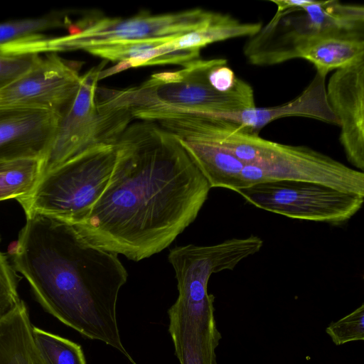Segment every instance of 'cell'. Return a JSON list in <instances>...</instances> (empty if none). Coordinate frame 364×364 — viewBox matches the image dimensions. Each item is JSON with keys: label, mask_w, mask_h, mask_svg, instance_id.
I'll list each match as a JSON object with an SVG mask.
<instances>
[{"label": "cell", "mask_w": 364, "mask_h": 364, "mask_svg": "<svg viewBox=\"0 0 364 364\" xmlns=\"http://www.w3.org/2000/svg\"><path fill=\"white\" fill-rule=\"evenodd\" d=\"M252 205L288 218L332 225L347 223L361 208L364 196L319 183L280 180L237 191Z\"/></svg>", "instance_id": "cell-6"}, {"label": "cell", "mask_w": 364, "mask_h": 364, "mask_svg": "<svg viewBox=\"0 0 364 364\" xmlns=\"http://www.w3.org/2000/svg\"><path fill=\"white\" fill-rule=\"evenodd\" d=\"M326 331L337 346L350 341H363L364 304L336 322L331 323Z\"/></svg>", "instance_id": "cell-19"}, {"label": "cell", "mask_w": 364, "mask_h": 364, "mask_svg": "<svg viewBox=\"0 0 364 364\" xmlns=\"http://www.w3.org/2000/svg\"><path fill=\"white\" fill-rule=\"evenodd\" d=\"M81 65L56 53L41 55L27 72L0 90V105L46 110L61 117L78 93Z\"/></svg>", "instance_id": "cell-8"}, {"label": "cell", "mask_w": 364, "mask_h": 364, "mask_svg": "<svg viewBox=\"0 0 364 364\" xmlns=\"http://www.w3.org/2000/svg\"><path fill=\"white\" fill-rule=\"evenodd\" d=\"M117 145L106 188L73 226L95 246L138 262L195 220L211 188L178 138L155 122L130 124Z\"/></svg>", "instance_id": "cell-1"}, {"label": "cell", "mask_w": 364, "mask_h": 364, "mask_svg": "<svg viewBox=\"0 0 364 364\" xmlns=\"http://www.w3.org/2000/svg\"><path fill=\"white\" fill-rule=\"evenodd\" d=\"M72 21L62 11L0 23V47L59 28H69Z\"/></svg>", "instance_id": "cell-17"}, {"label": "cell", "mask_w": 364, "mask_h": 364, "mask_svg": "<svg viewBox=\"0 0 364 364\" xmlns=\"http://www.w3.org/2000/svg\"><path fill=\"white\" fill-rule=\"evenodd\" d=\"M106 63L82 75L78 93L60 118L50 146L41 159L40 177L94 149L116 145L131 124L133 117L127 108L110 104L98 95L99 76Z\"/></svg>", "instance_id": "cell-5"}, {"label": "cell", "mask_w": 364, "mask_h": 364, "mask_svg": "<svg viewBox=\"0 0 364 364\" xmlns=\"http://www.w3.org/2000/svg\"><path fill=\"white\" fill-rule=\"evenodd\" d=\"M38 54L0 53V90L27 72L40 58Z\"/></svg>", "instance_id": "cell-21"}, {"label": "cell", "mask_w": 364, "mask_h": 364, "mask_svg": "<svg viewBox=\"0 0 364 364\" xmlns=\"http://www.w3.org/2000/svg\"><path fill=\"white\" fill-rule=\"evenodd\" d=\"M20 300L14 269L0 251V317L11 310Z\"/></svg>", "instance_id": "cell-20"}, {"label": "cell", "mask_w": 364, "mask_h": 364, "mask_svg": "<svg viewBox=\"0 0 364 364\" xmlns=\"http://www.w3.org/2000/svg\"><path fill=\"white\" fill-rule=\"evenodd\" d=\"M33 336L46 364H87L77 343L34 326Z\"/></svg>", "instance_id": "cell-18"}, {"label": "cell", "mask_w": 364, "mask_h": 364, "mask_svg": "<svg viewBox=\"0 0 364 364\" xmlns=\"http://www.w3.org/2000/svg\"><path fill=\"white\" fill-rule=\"evenodd\" d=\"M326 97L341 127L340 142L348 161L364 170V58L336 70Z\"/></svg>", "instance_id": "cell-10"}, {"label": "cell", "mask_w": 364, "mask_h": 364, "mask_svg": "<svg viewBox=\"0 0 364 364\" xmlns=\"http://www.w3.org/2000/svg\"><path fill=\"white\" fill-rule=\"evenodd\" d=\"M279 18H272L265 26L280 30L267 33L279 36H306L318 34L364 33V6L343 4L337 0L314 1Z\"/></svg>", "instance_id": "cell-12"}, {"label": "cell", "mask_w": 364, "mask_h": 364, "mask_svg": "<svg viewBox=\"0 0 364 364\" xmlns=\"http://www.w3.org/2000/svg\"><path fill=\"white\" fill-rule=\"evenodd\" d=\"M326 77L316 73L303 92L288 102L272 107H255L218 116L239 123L256 134L270 122L289 117H307L338 125L327 100Z\"/></svg>", "instance_id": "cell-13"}, {"label": "cell", "mask_w": 364, "mask_h": 364, "mask_svg": "<svg viewBox=\"0 0 364 364\" xmlns=\"http://www.w3.org/2000/svg\"><path fill=\"white\" fill-rule=\"evenodd\" d=\"M117 144L94 149L41 176L28 194L17 199L26 217L42 215L73 225L84 220L109 183Z\"/></svg>", "instance_id": "cell-3"}, {"label": "cell", "mask_w": 364, "mask_h": 364, "mask_svg": "<svg viewBox=\"0 0 364 364\" xmlns=\"http://www.w3.org/2000/svg\"><path fill=\"white\" fill-rule=\"evenodd\" d=\"M41 159L26 158L0 163V201L28 194L40 178Z\"/></svg>", "instance_id": "cell-16"}, {"label": "cell", "mask_w": 364, "mask_h": 364, "mask_svg": "<svg viewBox=\"0 0 364 364\" xmlns=\"http://www.w3.org/2000/svg\"><path fill=\"white\" fill-rule=\"evenodd\" d=\"M364 58V33L318 34L306 36H268L250 56L255 65H272L294 58L312 63L326 76Z\"/></svg>", "instance_id": "cell-9"}, {"label": "cell", "mask_w": 364, "mask_h": 364, "mask_svg": "<svg viewBox=\"0 0 364 364\" xmlns=\"http://www.w3.org/2000/svg\"><path fill=\"white\" fill-rule=\"evenodd\" d=\"M23 300L0 317V364H46L35 343Z\"/></svg>", "instance_id": "cell-14"}, {"label": "cell", "mask_w": 364, "mask_h": 364, "mask_svg": "<svg viewBox=\"0 0 364 364\" xmlns=\"http://www.w3.org/2000/svg\"><path fill=\"white\" fill-rule=\"evenodd\" d=\"M240 178L244 188L269 181L291 180L319 183L364 196L363 172L303 145L272 141L269 160L262 165H245Z\"/></svg>", "instance_id": "cell-7"}, {"label": "cell", "mask_w": 364, "mask_h": 364, "mask_svg": "<svg viewBox=\"0 0 364 364\" xmlns=\"http://www.w3.org/2000/svg\"><path fill=\"white\" fill-rule=\"evenodd\" d=\"M60 118L46 110L0 105V163L41 159Z\"/></svg>", "instance_id": "cell-11"}, {"label": "cell", "mask_w": 364, "mask_h": 364, "mask_svg": "<svg viewBox=\"0 0 364 364\" xmlns=\"http://www.w3.org/2000/svg\"><path fill=\"white\" fill-rule=\"evenodd\" d=\"M218 12L195 8L174 13L151 14L141 11L128 18L100 15L87 16L74 23L69 34L58 37L43 35L23 45L25 53L38 54L87 50L96 47L161 38H178L209 25Z\"/></svg>", "instance_id": "cell-4"}, {"label": "cell", "mask_w": 364, "mask_h": 364, "mask_svg": "<svg viewBox=\"0 0 364 364\" xmlns=\"http://www.w3.org/2000/svg\"><path fill=\"white\" fill-rule=\"evenodd\" d=\"M12 257L48 313L136 364L122 343L117 321L118 294L128 277L117 254L92 244L71 224L34 215L26 217Z\"/></svg>", "instance_id": "cell-2"}, {"label": "cell", "mask_w": 364, "mask_h": 364, "mask_svg": "<svg viewBox=\"0 0 364 364\" xmlns=\"http://www.w3.org/2000/svg\"><path fill=\"white\" fill-rule=\"evenodd\" d=\"M210 188L237 192L243 188L240 173L245 164L223 148L200 140L179 139Z\"/></svg>", "instance_id": "cell-15"}]
</instances>
